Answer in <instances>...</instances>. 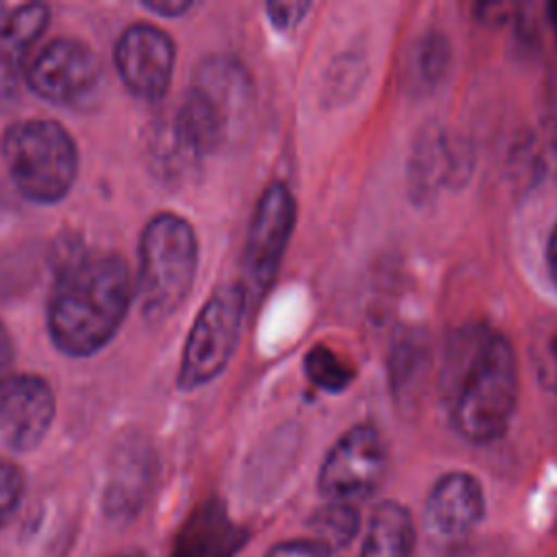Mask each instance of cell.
I'll return each mask as SVG.
<instances>
[{
    "label": "cell",
    "mask_w": 557,
    "mask_h": 557,
    "mask_svg": "<svg viewBox=\"0 0 557 557\" xmlns=\"http://www.w3.org/2000/svg\"><path fill=\"white\" fill-rule=\"evenodd\" d=\"M411 513L394 500H383L372 511L359 557H411L413 553Z\"/></svg>",
    "instance_id": "16"
},
{
    "label": "cell",
    "mask_w": 557,
    "mask_h": 557,
    "mask_svg": "<svg viewBox=\"0 0 557 557\" xmlns=\"http://www.w3.org/2000/svg\"><path fill=\"white\" fill-rule=\"evenodd\" d=\"M54 394L37 374H13L0 389V435L20 453L41 444L54 420Z\"/></svg>",
    "instance_id": "11"
},
{
    "label": "cell",
    "mask_w": 557,
    "mask_h": 557,
    "mask_svg": "<svg viewBox=\"0 0 557 557\" xmlns=\"http://www.w3.org/2000/svg\"><path fill=\"white\" fill-rule=\"evenodd\" d=\"M470 172V154L461 139L442 126H426L416 137L407 159V187L411 196L431 200L448 187L461 185Z\"/></svg>",
    "instance_id": "12"
},
{
    "label": "cell",
    "mask_w": 557,
    "mask_h": 557,
    "mask_svg": "<svg viewBox=\"0 0 557 557\" xmlns=\"http://www.w3.org/2000/svg\"><path fill=\"white\" fill-rule=\"evenodd\" d=\"M248 298L242 285H220L200 307L181 355L176 385L185 392L211 383L224 372L235 355Z\"/></svg>",
    "instance_id": "6"
},
{
    "label": "cell",
    "mask_w": 557,
    "mask_h": 557,
    "mask_svg": "<svg viewBox=\"0 0 557 557\" xmlns=\"http://www.w3.org/2000/svg\"><path fill=\"white\" fill-rule=\"evenodd\" d=\"M315 537L329 544L331 548H342L352 542L359 531V513L348 503H331L315 511L311 518Z\"/></svg>",
    "instance_id": "20"
},
{
    "label": "cell",
    "mask_w": 557,
    "mask_h": 557,
    "mask_svg": "<svg viewBox=\"0 0 557 557\" xmlns=\"http://www.w3.org/2000/svg\"><path fill=\"white\" fill-rule=\"evenodd\" d=\"M24 487L26 481L22 470L7 457H0V527L7 524L17 511L24 496Z\"/></svg>",
    "instance_id": "21"
},
{
    "label": "cell",
    "mask_w": 557,
    "mask_h": 557,
    "mask_svg": "<svg viewBox=\"0 0 557 557\" xmlns=\"http://www.w3.org/2000/svg\"><path fill=\"white\" fill-rule=\"evenodd\" d=\"M448 67H450L448 39L437 30H429L420 35L407 52L405 83L411 91L429 94L444 81Z\"/></svg>",
    "instance_id": "17"
},
{
    "label": "cell",
    "mask_w": 557,
    "mask_h": 557,
    "mask_svg": "<svg viewBox=\"0 0 557 557\" xmlns=\"http://www.w3.org/2000/svg\"><path fill=\"white\" fill-rule=\"evenodd\" d=\"M550 11H553V22H555V26H557V4H553Z\"/></svg>",
    "instance_id": "28"
},
{
    "label": "cell",
    "mask_w": 557,
    "mask_h": 557,
    "mask_svg": "<svg viewBox=\"0 0 557 557\" xmlns=\"http://www.w3.org/2000/svg\"><path fill=\"white\" fill-rule=\"evenodd\" d=\"M309 9L311 4L307 2H270L265 7L268 20L276 30H294Z\"/></svg>",
    "instance_id": "23"
},
{
    "label": "cell",
    "mask_w": 557,
    "mask_h": 557,
    "mask_svg": "<svg viewBox=\"0 0 557 557\" xmlns=\"http://www.w3.org/2000/svg\"><path fill=\"white\" fill-rule=\"evenodd\" d=\"M481 483L468 472H448L435 481L424 503V524L433 540L453 544L463 540L483 518Z\"/></svg>",
    "instance_id": "13"
},
{
    "label": "cell",
    "mask_w": 557,
    "mask_h": 557,
    "mask_svg": "<svg viewBox=\"0 0 557 557\" xmlns=\"http://www.w3.org/2000/svg\"><path fill=\"white\" fill-rule=\"evenodd\" d=\"M141 7L146 11L163 15V17H176V15L187 13L194 7V2H189V0H144Z\"/></svg>",
    "instance_id": "26"
},
{
    "label": "cell",
    "mask_w": 557,
    "mask_h": 557,
    "mask_svg": "<svg viewBox=\"0 0 557 557\" xmlns=\"http://www.w3.org/2000/svg\"><path fill=\"white\" fill-rule=\"evenodd\" d=\"M0 154L15 189L30 202L63 200L78 174V148L54 120L28 117L11 124L0 139Z\"/></svg>",
    "instance_id": "5"
},
{
    "label": "cell",
    "mask_w": 557,
    "mask_h": 557,
    "mask_svg": "<svg viewBox=\"0 0 557 557\" xmlns=\"http://www.w3.org/2000/svg\"><path fill=\"white\" fill-rule=\"evenodd\" d=\"M135 285L115 252H89L61 268L48 300V333L67 357L102 350L122 326Z\"/></svg>",
    "instance_id": "2"
},
{
    "label": "cell",
    "mask_w": 557,
    "mask_h": 557,
    "mask_svg": "<svg viewBox=\"0 0 557 557\" xmlns=\"http://www.w3.org/2000/svg\"><path fill=\"white\" fill-rule=\"evenodd\" d=\"M440 394L463 440L490 444L503 437L518 403V366L509 339L483 322L455 329L444 346Z\"/></svg>",
    "instance_id": "1"
},
{
    "label": "cell",
    "mask_w": 557,
    "mask_h": 557,
    "mask_svg": "<svg viewBox=\"0 0 557 557\" xmlns=\"http://www.w3.org/2000/svg\"><path fill=\"white\" fill-rule=\"evenodd\" d=\"M113 557H128V555H113Z\"/></svg>",
    "instance_id": "29"
},
{
    "label": "cell",
    "mask_w": 557,
    "mask_h": 557,
    "mask_svg": "<svg viewBox=\"0 0 557 557\" xmlns=\"http://www.w3.org/2000/svg\"><path fill=\"white\" fill-rule=\"evenodd\" d=\"M546 265H548V274L550 281L557 287V226L553 228L550 237H548V246H546Z\"/></svg>",
    "instance_id": "27"
},
{
    "label": "cell",
    "mask_w": 557,
    "mask_h": 557,
    "mask_svg": "<svg viewBox=\"0 0 557 557\" xmlns=\"http://www.w3.org/2000/svg\"><path fill=\"white\" fill-rule=\"evenodd\" d=\"M389 463L387 444L372 424L348 429L326 453L318 487L331 503H348L368 498L379 490Z\"/></svg>",
    "instance_id": "8"
},
{
    "label": "cell",
    "mask_w": 557,
    "mask_h": 557,
    "mask_svg": "<svg viewBox=\"0 0 557 557\" xmlns=\"http://www.w3.org/2000/svg\"><path fill=\"white\" fill-rule=\"evenodd\" d=\"M242 542V531L226 518L222 507L209 503L181 527L172 557H233Z\"/></svg>",
    "instance_id": "15"
},
{
    "label": "cell",
    "mask_w": 557,
    "mask_h": 557,
    "mask_svg": "<svg viewBox=\"0 0 557 557\" xmlns=\"http://www.w3.org/2000/svg\"><path fill=\"white\" fill-rule=\"evenodd\" d=\"M252 111V78L228 54L202 59L170 124L191 159L207 157L228 144Z\"/></svg>",
    "instance_id": "3"
},
{
    "label": "cell",
    "mask_w": 557,
    "mask_h": 557,
    "mask_svg": "<svg viewBox=\"0 0 557 557\" xmlns=\"http://www.w3.org/2000/svg\"><path fill=\"white\" fill-rule=\"evenodd\" d=\"M113 61L126 89L144 100H161L170 87L176 48L165 30L135 22L115 41Z\"/></svg>",
    "instance_id": "10"
},
{
    "label": "cell",
    "mask_w": 557,
    "mask_h": 557,
    "mask_svg": "<svg viewBox=\"0 0 557 557\" xmlns=\"http://www.w3.org/2000/svg\"><path fill=\"white\" fill-rule=\"evenodd\" d=\"M263 557H335V548L318 537H298L274 544Z\"/></svg>",
    "instance_id": "22"
},
{
    "label": "cell",
    "mask_w": 557,
    "mask_h": 557,
    "mask_svg": "<svg viewBox=\"0 0 557 557\" xmlns=\"http://www.w3.org/2000/svg\"><path fill=\"white\" fill-rule=\"evenodd\" d=\"M198 270V237L194 226L161 211L139 235V270L135 296L150 324H161L187 300Z\"/></svg>",
    "instance_id": "4"
},
{
    "label": "cell",
    "mask_w": 557,
    "mask_h": 557,
    "mask_svg": "<svg viewBox=\"0 0 557 557\" xmlns=\"http://www.w3.org/2000/svg\"><path fill=\"white\" fill-rule=\"evenodd\" d=\"M50 22V9L41 2L15 7L0 24V100H11L26 74L30 46Z\"/></svg>",
    "instance_id": "14"
},
{
    "label": "cell",
    "mask_w": 557,
    "mask_h": 557,
    "mask_svg": "<svg viewBox=\"0 0 557 557\" xmlns=\"http://www.w3.org/2000/svg\"><path fill=\"white\" fill-rule=\"evenodd\" d=\"M307 379L324 392H342L355 379V370L335 350L326 346H313L305 357Z\"/></svg>",
    "instance_id": "19"
},
{
    "label": "cell",
    "mask_w": 557,
    "mask_h": 557,
    "mask_svg": "<svg viewBox=\"0 0 557 557\" xmlns=\"http://www.w3.org/2000/svg\"><path fill=\"white\" fill-rule=\"evenodd\" d=\"M540 376L544 385L557 389V335L550 337L544 346V355L540 359Z\"/></svg>",
    "instance_id": "25"
},
{
    "label": "cell",
    "mask_w": 557,
    "mask_h": 557,
    "mask_svg": "<svg viewBox=\"0 0 557 557\" xmlns=\"http://www.w3.org/2000/svg\"><path fill=\"white\" fill-rule=\"evenodd\" d=\"M13 359H15V348H13L11 333L0 322V389L13 376Z\"/></svg>",
    "instance_id": "24"
},
{
    "label": "cell",
    "mask_w": 557,
    "mask_h": 557,
    "mask_svg": "<svg viewBox=\"0 0 557 557\" xmlns=\"http://www.w3.org/2000/svg\"><path fill=\"white\" fill-rule=\"evenodd\" d=\"M296 224V200L281 181L270 183L257 200L242 252L239 285L248 298L263 296L285 257Z\"/></svg>",
    "instance_id": "7"
},
{
    "label": "cell",
    "mask_w": 557,
    "mask_h": 557,
    "mask_svg": "<svg viewBox=\"0 0 557 557\" xmlns=\"http://www.w3.org/2000/svg\"><path fill=\"white\" fill-rule=\"evenodd\" d=\"M24 81L41 100L59 107H76L98 94L102 63L85 41L57 37L28 63Z\"/></svg>",
    "instance_id": "9"
},
{
    "label": "cell",
    "mask_w": 557,
    "mask_h": 557,
    "mask_svg": "<svg viewBox=\"0 0 557 557\" xmlns=\"http://www.w3.org/2000/svg\"><path fill=\"white\" fill-rule=\"evenodd\" d=\"M148 481V466L144 457H135L128 466L126 459H120V466L107 487V511L111 516H131L141 500L144 483Z\"/></svg>",
    "instance_id": "18"
}]
</instances>
